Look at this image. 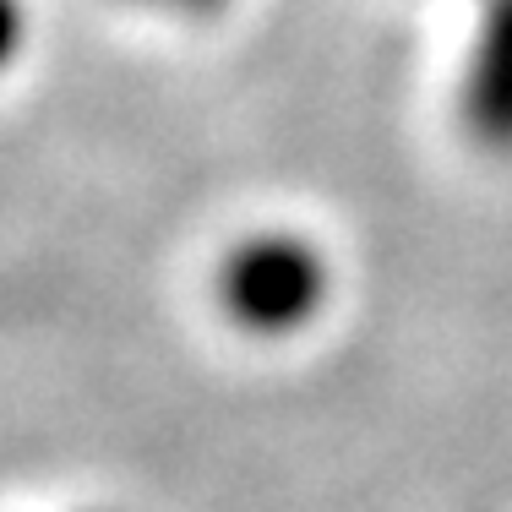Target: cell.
<instances>
[{
  "mask_svg": "<svg viewBox=\"0 0 512 512\" xmlns=\"http://www.w3.org/2000/svg\"><path fill=\"white\" fill-rule=\"evenodd\" d=\"M17 39H22V6H17V0H0V66L11 60Z\"/></svg>",
  "mask_w": 512,
  "mask_h": 512,
  "instance_id": "2",
  "label": "cell"
},
{
  "mask_svg": "<svg viewBox=\"0 0 512 512\" xmlns=\"http://www.w3.org/2000/svg\"><path fill=\"white\" fill-rule=\"evenodd\" d=\"M229 311L246 327H262V333H284L300 316L316 311L322 300V267H316L311 251L289 246V240H262V246L240 251L229 262L224 278Z\"/></svg>",
  "mask_w": 512,
  "mask_h": 512,
  "instance_id": "1",
  "label": "cell"
}]
</instances>
